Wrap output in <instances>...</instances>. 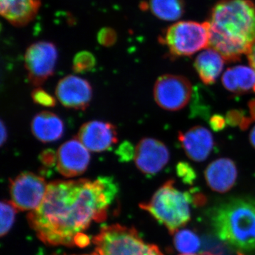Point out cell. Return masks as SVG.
Here are the masks:
<instances>
[{
    "mask_svg": "<svg viewBox=\"0 0 255 255\" xmlns=\"http://www.w3.org/2000/svg\"></svg>",
    "mask_w": 255,
    "mask_h": 255,
    "instance_id": "cell-37",
    "label": "cell"
},
{
    "mask_svg": "<svg viewBox=\"0 0 255 255\" xmlns=\"http://www.w3.org/2000/svg\"><path fill=\"white\" fill-rule=\"evenodd\" d=\"M247 55H248V60H249L252 68L255 70V41Z\"/></svg>",
    "mask_w": 255,
    "mask_h": 255,
    "instance_id": "cell-32",
    "label": "cell"
},
{
    "mask_svg": "<svg viewBox=\"0 0 255 255\" xmlns=\"http://www.w3.org/2000/svg\"><path fill=\"white\" fill-rule=\"evenodd\" d=\"M31 130L40 141L54 142L63 136L64 124L56 114L46 111L35 116L31 122Z\"/></svg>",
    "mask_w": 255,
    "mask_h": 255,
    "instance_id": "cell-17",
    "label": "cell"
},
{
    "mask_svg": "<svg viewBox=\"0 0 255 255\" xmlns=\"http://www.w3.org/2000/svg\"><path fill=\"white\" fill-rule=\"evenodd\" d=\"M119 192L118 184L111 177L53 181L41 206L28 214V224L48 246H88L85 231L92 223L107 219Z\"/></svg>",
    "mask_w": 255,
    "mask_h": 255,
    "instance_id": "cell-1",
    "label": "cell"
},
{
    "mask_svg": "<svg viewBox=\"0 0 255 255\" xmlns=\"http://www.w3.org/2000/svg\"><path fill=\"white\" fill-rule=\"evenodd\" d=\"M178 139L188 157L195 162L205 160L214 148L212 133L201 126L191 128L185 132H179Z\"/></svg>",
    "mask_w": 255,
    "mask_h": 255,
    "instance_id": "cell-14",
    "label": "cell"
},
{
    "mask_svg": "<svg viewBox=\"0 0 255 255\" xmlns=\"http://www.w3.org/2000/svg\"><path fill=\"white\" fill-rule=\"evenodd\" d=\"M169 151L163 142L145 137L135 147L134 160L142 173L152 175L158 173L168 163Z\"/></svg>",
    "mask_w": 255,
    "mask_h": 255,
    "instance_id": "cell-11",
    "label": "cell"
},
{
    "mask_svg": "<svg viewBox=\"0 0 255 255\" xmlns=\"http://www.w3.org/2000/svg\"><path fill=\"white\" fill-rule=\"evenodd\" d=\"M77 138L87 150L95 152L109 150L118 142L115 126L100 121H92L82 125Z\"/></svg>",
    "mask_w": 255,
    "mask_h": 255,
    "instance_id": "cell-13",
    "label": "cell"
},
{
    "mask_svg": "<svg viewBox=\"0 0 255 255\" xmlns=\"http://www.w3.org/2000/svg\"><path fill=\"white\" fill-rule=\"evenodd\" d=\"M153 93L154 99L159 107L175 112L184 108L189 103L192 87L185 77L168 74L157 79Z\"/></svg>",
    "mask_w": 255,
    "mask_h": 255,
    "instance_id": "cell-8",
    "label": "cell"
},
{
    "mask_svg": "<svg viewBox=\"0 0 255 255\" xmlns=\"http://www.w3.org/2000/svg\"><path fill=\"white\" fill-rule=\"evenodd\" d=\"M211 224L218 237L240 251H255V201L233 199L213 210Z\"/></svg>",
    "mask_w": 255,
    "mask_h": 255,
    "instance_id": "cell-3",
    "label": "cell"
},
{
    "mask_svg": "<svg viewBox=\"0 0 255 255\" xmlns=\"http://www.w3.org/2000/svg\"></svg>",
    "mask_w": 255,
    "mask_h": 255,
    "instance_id": "cell-39",
    "label": "cell"
},
{
    "mask_svg": "<svg viewBox=\"0 0 255 255\" xmlns=\"http://www.w3.org/2000/svg\"><path fill=\"white\" fill-rule=\"evenodd\" d=\"M96 65L95 57L89 51L79 52L73 60V70L77 73L90 71Z\"/></svg>",
    "mask_w": 255,
    "mask_h": 255,
    "instance_id": "cell-23",
    "label": "cell"
},
{
    "mask_svg": "<svg viewBox=\"0 0 255 255\" xmlns=\"http://www.w3.org/2000/svg\"><path fill=\"white\" fill-rule=\"evenodd\" d=\"M248 106H249L251 119H253V122H255V99L250 101Z\"/></svg>",
    "mask_w": 255,
    "mask_h": 255,
    "instance_id": "cell-34",
    "label": "cell"
},
{
    "mask_svg": "<svg viewBox=\"0 0 255 255\" xmlns=\"http://www.w3.org/2000/svg\"><path fill=\"white\" fill-rule=\"evenodd\" d=\"M225 60L219 52L211 48L199 53L194 61V68L201 81L208 85L214 84L222 72Z\"/></svg>",
    "mask_w": 255,
    "mask_h": 255,
    "instance_id": "cell-18",
    "label": "cell"
},
{
    "mask_svg": "<svg viewBox=\"0 0 255 255\" xmlns=\"http://www.w3.org/2000/svg\"><path fill=\"white\" fill-rule=\"evenodd\" d=\"M174 245L182 255L195 254L201 248V240L194 231L179 230L174 234Z\"/></svg>",
    "mask_w": 255,
    "mask_h": 255,
    "instance_id": "cell-20",
    "label": "cell"
},
{
    "mask_svg": "<svg viewBox=\"0 0 255 255\" xmlns=\"http://www.w3.org/2000/svg\"><path fill=\"white\" fill-rule=\"evenodd\" d=\"M160 41L173 56H190L209 46V23L179 21L166 30Z\"/></svg>",
    "mask_w": 255,
    "mask_h": 255,
    "instance_id": "cell-6",
    "label": "cell"
},
{
    "mask_svg": "<svg viewBox=\"0 0 255 255\" xmlns=\"http://www.w3.org/2000/svg\"><path fill=\"white\" fill-rule=\"evenodd\" d=\"M210 127L212 130L215 131L219 132L223 130L227 125L226 118L220 114H215L212 116L209 121Z\"/></svg>",
    "mask_w": 255,
    "mask_h": 255,
    "instance_id": "cell-31",
    "label": "cell"
},
{
    "mask_svg": "<svg viewBox=\"0 0 255 255\" xmlns=\"http://www.w3.org/2000/svg\"><path fill=\"white\" fill-rule=\"evenodd\" d=\"M92 242L91 255H164L158 247L146 243L135 228L119 224L102 228Z\"/></svg>",
    "mask_w": 255,
    "mask_h": 255,
    "instance_id": "cell-5",
    "label": "cell"
},
{
    "mask_svg": "<svg viewBox=\"0 0 255 255\" xmlns=\"http://www.w3.org/2000/svg\"><path fill=\"white\" fill-rule=\"evenodd\" d=\"M206 183L213 191L226 193L236 184L238 169L234 161L229 158H219L213 161L204 172Z\"/></svg>",
    "mask_w": 255,
    "mask_h": 255,
    "instance_id": "cell-15",
    "label": "cell"
},
{
    "mask_svg": "<svg viewBox=\"0 0 255 255\" xmlns=\"http://www.w3.org/2000/svg\"><path fill=\"white\" fill-rule=\"evenodd\" d=\"M41 0H0V12L10 23L23 26L31 22L39 11Z\"/></svg>",
    "mask_w": 255,
    "mask_h": 255,
    "instance_id": "cell-16",
    "label": "cell"
},
{
    "mask_svg": "<svg viewBox=\"0 0 255 255\" xmlns=\"http://www.w3.org/2000/svg\"><path fill=\"white\" fill-rule=\"evenodd\" d=\"M40 161L43 165L46 167H53V165L56 164L57 162V153L54 151L48 149L45 150L40 154Z\"/></svg>",
    "mask_w": 255,
    "mask_h": 255,
    "instance_id": "cell-30",
    "label": "cell"
},
{
    "mask_svg": "<svg viewBox=\"0 0 255 255\" xmlns=\"http://www.w3.org/2000/svg\"><path fill=\"white\" fill-rule=\"evenodd\" d=\"M177 173L186 184H192L196 177L194 168L186 162H180L177 164Z\"/></svg>",
    "mask_w": 255,
    "mask_h": 255,
    "instance_id": "cell-25",
    "label": "cell"
},
{
    "mask_svg": "<svg viewBox=\"0 0 255 255\" xmlns=\"http://www.w3.org/2000/svg\"><path fill=\"white\" fill-rule=\"evenodd\" d=\"M56 153L57 169L65 177L83 174L90 164V152L77 137L64 142Z\"/></svg>",
    "mask_w": 255,
    "mask_h": 255,
    "instance_id": "cell-10",
    "label": "cell"
},
{
    "mask_svg": "<svg viewBox=\"0 0 255 255\" xmlns=\"http://www.w3.org/2000/svg\"><path fill=\"white\" fill-rule=\"evenodd\" d=\"M148 5L154 16L167 21H177L185 10L184 0H150Z\"/></svg>",
    "mask_w": 255,
    "mask_h": 255,
    "instance_id": "cell-19",
    "label": "cell"
},
{
    "mask_svg": "<svg viewBox=\"0 0 255 255\" xmlns=\"http://www.w3.org/2000/svg\"><path fill=\"white\" fill-rule=\"evenodd\" d=\"M135 148L130 142H124L121 144L117 150V156L122 162H128L130 159H134Z\"/></svg>",
    "mask_w": 255,
    "mask_h": 255,
    "instance_id": "cell-26",
    "label": "cell"
},
{
    "mask_svg": "<svg viewBox=\"0 0 255 255\" xmlns=\"http://www.w3.org/2000/svg\"><path fill=\"white\" fill-rule=\"evenodd\" d=\"M31 97L35 103L43 106V107H53L56 104V101L53 96L50 95L48 92L39 87L33 90Z\"/></svg>",
    "mask_w": 255,
    "mask_h": 255,
    "instance_id": "cell-24",
    "label": "cell"
},
{
    "mask_svg": "<svg viewBox=\"0 0 255 255\" xmlns=\"http://www.w3.org/2000/svg\"><path fill=\"white\" fill-rule=\"evenodd\" d=\"M253 90H254V92H255V85L254 87H253Z\"/></svg>",
    "mask_w": 255,
    "mask_h": 255,
    "instance_id": "cell-38",
    "label": "cell"
},
{
    "mask_svg": "<svg viewBox=\"0 0 255 255\" xmlns=\"http://www.w3.org/2000/svg\"><path fill=\"white\" fill-rule=\"evenodd\" d=\"M233 70L236 75L239 93L248 92L253 89L255 85L254 69L245 65H237L233 67Z\"/></svg>",
    "mask_w": 255,
    "mask_h": 255,
    "instance_id": "cell-21",
    "label": "cell"
},
{
    "mask_svg": "<svg viewBox=\"0 0 255 255\" xmlns=\"http://www.w3.org/2000/svg\"><path fill=\"white\" fill-rule=\"evenodd\" d=\"M7 137V130H6V127H5L3 122H1V145H4Z\"/></svg>",
    "mask_w": 255,
    "mask_h": 255,
    "instance_id": "cell-33",
    "label": "cell"
},
{
    "mask_svg": "<svg viewBox=\"0 0 255 255\" xmlns=\"http://www.w3.org/2000/svg\"><path fill=\"white\" fill-rule=\"evenodd\" d=\"M47 187L44 178L32 172H22L10 181L11 203L19 211H35L43 202Z\"/></svg>",
    "mask_w": 255,
    "mask_h": 255,
    "instance_id": "cell-7",
    "label": "cell"
},
{
    "mask_svg": "<svg viewBox=\"0 0 255 255\" xmlns=\"http://www.w3.org/2000/svg\"><path fill=\"white\" fill-rule=\"evenodd\" d=\"M117 40V35L111 28H103L98 34V41L105 46H112Z\"/></svg>",
    "mask_w": 255,
    "mask_h": 255,
    "instance_id": "cell-29",
    "label": "cell"
},
{
    "mask_svg": "<svg viewBox=\"0 0 255 255\" xmlns=\"http://www.w3.org/2000/svg\"><path fill=\"white\" fill-rule=\"evenodd\" d=\"M17 209L11 201L3 200L1 202V237L6 236L14 224Z\"/></svg>",
    "mask_w": 255,
    "mask_h": 255,
    "instance_id": "cell-22",
    "label": "cell"
},
{
    "mask_svg": "<svg viewBox=\"0 0 255 255\" xmlns=\"http://www.w3.org/2000/svg\"><path fill=\"white\" fill-rule=\"evenodd\" d=\"M209 46L228 61L248 54L255 41V3L220 0L210 14Z\"/></svg>",
    "mask_w": 255,
    "mask_h": 255,
    "instance_id": "cell-2",
    "label": "cell"
},
{
    "mask_svg": "<svg viewBox=\"0 0 255 255\" xmlns=\"http://www.w3.org/2000/svg\"><path fill=\"white\" fill-rule=\"evenodd\" d=\"M250 142L253 147L255 148V126L252 129L251 133H250Z\"/></svg>",
    "mask_w": 255,
    "mask_h": 255,
    "instance_id": "cell-35",
    "label": "cell"
},
{
    "mask_svg": "<svg viewBox=\"0 0 255 255\" xmlns=\"http://www.w3.org/2000/svg\"><path fill=\"white\" fill-rule=\"evenodd\" d=\"M197 255L195 254H189V255Z\"/></svg>",
    "mask_w": 255,
    "mask_h": 255,
    "instance_id": "cell-36",
    "label": "cell"
},
{
    "mask_svg": "<svg viewBox=\"0 0 255 255\" xmlns=\"http://www.w3.org/2000/svg\"><path fill=\"white\" fill-rule=\"evenodd\" d=\"M222 83L228 91L233 92V93H239L236 75L233 68H228L223 74Z\"/></svg>",
    "mask_w": 255,
    "mask_h": 255,
    "instance_id": "cell-27",
    "label": "cell"
},
{
    "mask_svg": "<svg viewBox=\"0 0 255 255\" xmlns=\"http://www.w3.org/2000/svg\"><path fill=\"white\" fill-rule=\"evenodd\" d=\"M193 203L196 204L195 194L179 190L170 179L155 191L150 200L140 204V207L173 234L190 221Z\"/></svg>",
    "mask_w": 255,
    "mask_h": 255,
    "instance_id": "cell-4",
    "label": "cell"
},
{
    "mask_svg": "<svg viewBox=\"0 0 255 255\" xmlns=\"http://www.w3.org/2000/svg\"><path fill=\"white\" fill-rule=\"evenodd\" d=\"M55 95L64 107L85 110L91 102L92 89L87 80L75 75H68L58 82Z\"/></svg>",
    "mask_w": 255,
    "mask_h": 255,
    "instance_id": "cell-12",
    "label": "cell"
},
{
    "mask_svg": "<svg viewBox=\"0 0 255 255\" xmlns=\"http://www.w3.org/2000/svg\"><path fill=\"white\" fill-rule=\"evenodd\" d=\"M244 112L242 110H233L229 111L226 114V119L228 125L231 127H241L245 117Z\"/></svg>",
    "mask_w": 255,
    "mask_h": 255,
    "instance_id": "cell-28",
    "label": "cell"
},
{
    "mask_svg": "<svg viewBox=\"0 0 255 255\" xmlns=\"http://www.w3.org/2000/svg\"><path fill=\"white\" fill-rule=\"evenodd\" d=\"M58 51L53 43L38 41L28 47L25 53V67L29 82L34 86L41 85L55 71Z\"/></svg>",
    "mask_w": 255,
    "mask_h": 255,
    "instance_id": "cell-9",
    "label": "cell"
}]
</instances>
